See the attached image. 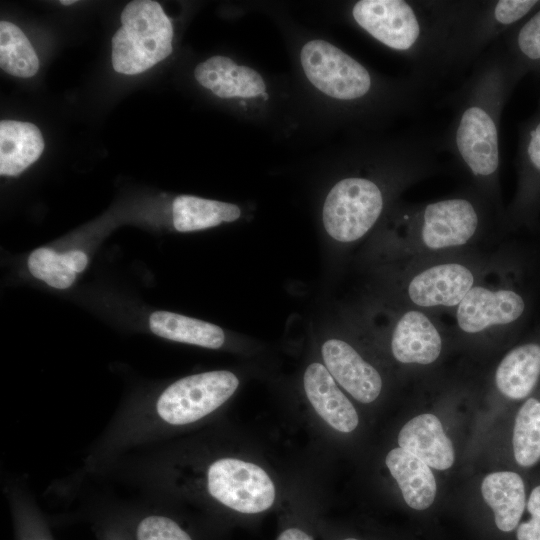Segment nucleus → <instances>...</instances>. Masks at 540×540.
<instances>
[{"mask_svg": "<svg viewBox=\"0 0 540 540\" xmlns=\"http://www.w3.org/2000/svg\"><path fill=\"white\" fill-rule=\"evenodd\" d=\"M525 74L507 55L501 40L474 63L471 74L448 98L453 111L441 149L453 159L495 210L500 229L505 207L500 185V122L503 110Z\"/></svg>", "mask_w": 540, "mask_h": 540, "instance_id": "f257e3e1", "label": "nucleus"}, {"mask_svg": "<svg viewBox=\"0 0 540 540\" xmlns=\"http://www.w3.org/2000/svg\"><path fill=\"white\" fill-rule=\"evenodd\" d=\"M391 225L378 234L372 255L383 266L479 248L500 221L472 187L425 203L396 208Z\"/></svg>", "mask_w": 540, "mask_h": 540, "instance_id": "f03ea898", "label": "nucleus"}, {"mask_svg": "<svg viewBox=\"0 0 540 540\" xmlns=\"http://www.w3.org/2000/svg\"><path fill=\"white\" fill-rule=\"evenodd\" d=\"M540 256L522 249L507 267L473 287L453 312L454 337L476 344L520 336L537 303Z\"/></svg>", "mask_w": 540, "mask_h": 540, "instance_id": "7ed1b4c3", "label": "nucleus"}, {"mask_svg": "<svg viewBox=\"0 0 540 540\" xmlns=\"http://www.w3.org/2000/svg\"><path fill=\"white\" fill-rule=\"evenodd\" d=\"M522 249L507 246L489 253L476 248L383 266L389 302L453 314L473 287L507 267Z\"/></svg>", "mask_w": 540, "mask_h": 540, "instance_id": "20e7f679", "label": "nucleus"}, {"mask_svg": "<svg viewBox=\"0 0 540 540\" xmlns=\"http://www.w3.org/2000/svg\"><path fill=\"white\" fill-rule=\"evenodd\" d=\"M351 15L366 33L411 60L418 77L455 70L452 34L439 1L360 0Z\"/></svg>", "mask_w": 540, "mask_h": 540, "instance_id": "39448f33", "label": "nucleus"}, {"mask_svg": "<svg viewBox=\"0 0 540 540\" xmlns=\"http://www.w3.org/2000/svg\"><path fill=\"white\" fill-rule=\"evenodd\" d=\"M441 170L440 160L416 164L385 178L351 175L329 191L323 206L327 234L342 244L365 237L379 222L389 201L408 187Z\"/></svg>", "mask_w": 540, "mask_h": 540, "instance_id": "423d86ee", "label": "nucleus"}, {"mask_svg": "<svg viewBox=\"0 0 540 540\" xmlns=\"http://www.w3.org/2000/svg\"><path fill=\"white\" fill-rule=\"evenodd\" d=\"M451 28L456 68L476 62L509 30L540 7V0L441 1Z\"/></svg>", "mask_w": 540, "mask_h": 540, "instance_id": "0eeeda50", "label": "nucleus"}, {"mask_svg": "<svg viewBox=\"0 0 540 540\" xmlns=\"http://www.w3.org/2000/svg\"><path fill=\"white\" fill-rule=\"evenodd\" d=\"M122 27L112 38V64L125 75L142 73L172 52L173 28L158 2L135 0L121 14Z\"/></svg>", "mask_w": 540, "mask_h": 540, "instance_id": "6e6552de", "label": "nucleus"}, {"mask_svg": "<svg viewBox=\"0 0 540 540\" xmlns=\"http://www.w3.org/2000/svg\"><path fill=\"white\" fill-rule=\"evenodd\" d=\"M386 334L393 359L402 365L430 366L437 362L450 336L451 326L439 315L389 302Z\"/></svg>", "mask_w": 540, "mask_h": 540, "instance_id": "1a4fd4ad", "label": "nucleus"}, {"mask_svg": "<svg viewBox=\"0 0 540 540\" xmlns=\"http://www.w3.org/2000/svg\"><path fill=\"white\" fill-rule=\"evenodd\" d=\"M518 135L516 190L505 207L502 234L540 227V97L535 112L520 123Z\"/></svg>", "mask_w": 540, "mask_h": 540, "instance_id": "9d476101", "label": "nucleus"}, {"mask_svg": "<svg viewBox=\"0 0 540 540\" xmlns=\"http://www.w3.org/2000/svg\"><path fill=\"white\" fill-rule=\"evenodd\" d=\"M308 80L327 96L341 101L365 100L374 92L375 81L359 61L324 40L306 43L300 54Z\"/></svg>", "mask_w": 540, "mask_h": 540, "instance_id": "9b49d317", "label": "nucleus"}, {"mask_svg": "<svg viewBox=\"0 0 540 540\" xmlns=\"http://www.w3.org/2000/svg\"><path fill=\"white\" fill-rule=\"evenodd\" d=\"M239 380L230 371H209L184 377L164 390L156 409L171 425L193 423L223 405L236 391Z\"/></svg>", "mask_w": 540, "mask_h": 540, "instance_id": "f8f14e48", "label": "nucleus"}, {"mask_svg": "<svg viewBox=\"0 0 540 540\" xmlns=\"http://www.w3.org/2000/svg\"><path fill=\"white\" fill-rule=\"evenodd\" d=\"M207 488L218 502L246 514L269 509L276 496L274 483L264 469L232 457L220 458L209 466Z\"/></svg>", "mask_w": 540, "mask_h": 540, "instance_id": "ddd939ff", "label": "nucleus"}, {"mask_svg": "<svg viewBox=\"0 0 540 540\" xmlns=\"http://www.w3.org/2000/svg\"><path fill=\"white\" fill-rule=\"evenodd\" d=\"M324 366L354 399L361 403L375 401L382 392L379 371L347 341L331 338L321 347Z\"/></svg>", "mask_w": 540, "mask_h": 540, "instance_id": "4468645a", "label": "nucleus"}, {"mask_svg": "<svg viewBox=\"0 0 540 540\" xmlns=\"http://www.w3.org/2000/svg\"><path fill=\"white\" fill-rule=\"evenodd\" d=\"M496 390L510 401H524L540 385V320L526 339L511 347L494 373Z\"/></svg>", "mask_w": 540, "mask_h": 540, "instance_id": "2eb2a0df", "label": "nucleus"}, {"mask_svg": "<svg viewBox=\"0 0 540 540\" xmlns=\"http://www.w3.org/2000/svg\"><path fill=\"white\" fill-rule=\"evenodd\" d=\"M303 385L316 413L332 428L349 433L358 426L357 411L323 364L314 362L306 368Z\"/></svg>", "mask_w": 540, "mask_h": 540, "instance_id": "dca6fc26", "label": "nucleus"}, {"mask_svg": "<svg viewBox=\"0 0 540 540\" xmlns=\"http://www.w3.org/2000/svg\"><path fill=\"white\" fill-rule=\"evenodd\" d=\"M398 444L432 468L446 470L454 463L453 444L433 414L409 420L399 432Z\"/></svg>", "mask_w": 540, "mask_h": 540, "instance_id": "f3484780", "label": "nucleus"}, {"mask_svg": "<svg viewBox=\"0 0 540 540\" xmlns=\"http://www.w3.org/2000/svg\"><path fill=\"white\" fill-rule=\"evenodd\" d=\"M194 75L205 88L221 98H251L262 95L266 85L261 75L247 66H238L232 59L213 56L198 64Z\"/></svg>", "mask_w": 540, "mask_h": 540, "instance_id": "a211bd4d", "label": "nucleus"}, {"mask_svg": "<svg viewBox=\"0 0 540 540\" xmlns=\"http://www.w3.org/2000/svg\"><path fill=\"white\" fill-rule=\"evenodd\" d=\"M481 493L494 512L497 528L503 532L516 529L528 498L522 476L514 471L490 473L483 479Z\"/></svg>", "mask_w": 540, "mask_h": 540, "instance_id": "6ab92c4d", "label": "nucleus"}, {"mask_svg": "<svg viewBox=\"0 0 540 540\" xmlns=\"http://www.w3.org/2000/svg\"><path fill=\"white\" fill-rule=\"evenodd\" d=\"M385 463L409 507L425 510L433 503L437 486L430 466L401 447L389 451Z\"/></svg>", "mask_w": 540, "mask_h": 540, "instance_id": "aec40b11", "label": "nucleus"}, {"mask_svg": "<svg viewBox=\"0 0 540 540\" xmlns=\"http://www.w3.org/2000/svg\"><path fill=\"white\" fill-rule=\"evenodd\" d=\"M44 150L39 128L29 122H0V174L16 176L33 164Z\"/></svg>", "mask_w": 540, "mask_h": 540, "instance_id": "412c9836", "label": "nucleus"}, {"mask_svg": "<svg viewBox=\"0 0 540 540\" xmlns=\"http://www.w3.org/2000/svg\"><path fill=\"white\" fill-rule=\"evenodd\" d=\"M149 326L154 334L163 338L211 349L220 348L225 341L219 326L167 311L154 312Z\"/></svg>", "mask_w": 540, "mask_h": 540, "instance_id": "4be33fe9", "label": "nucleus"}, {"mask_svg": "<svg viewBox=\"0 0 540 540\" xmlns=\"http://www.w3.org/2000/svg\"><path fill=\"white\" fill-rule=\"evenodd\" d=\"M173 224L180 232H190L215 227L222 222L237 220L240 208L231 203L181 195L172 206Z\"/></svg>", "mask_w": 540, "mask_h": 540, "instance_id": "5701e85b", "label": "nucleus"}, {"mask_svg": "<svg viewBox=\"0 0 540 540\" xmlns=\"http://www.w3.org/2000/svg\"><path fill=\"white\" fill-rule=\"evenodd\" d=\"M511 445L513 458L522 468L540 460V385L519 406L513 423Z\"/></svg>", "mask_w": 540, "mask_h": 540, "instance_id": "b1692460", "label": "nucleus"}, {"mask_svg": "<svg viewBox=\"0 0 540 540\" xmlns=\"http://www.w3.org/2000/svg\"><path fill=\"white\" fill-rule=\"evenodd\" d=\"M500 40L509 58L525 75L540 74V7Z\"/></svg>", "mask_w": 540, "mask_h": 540, "instance_id": "393cba45", "label": "nucleus"}, {"mask_svg": "<svg viewBox=\"0 0 540 540\" xmlns=\"http://www.w3.org/2000/svg\"><path fill=\"white\" fill-rule=\"evenodd\" d=\"M0 66L6 73L29 78L39 69L38 56L23 31L15 24L0 22Z\"/></svg>", "mask_w": 540, "mask_h": 540, "instance_id": "a878e982", "label": "nucleus"}, {"mask_svg": "<svg viewBox=\"0 0 540 540\" xmlns=\"http://www.w3.org/2000/svg\"><path fill=\"white\" fill-rule=\"evenodd\" d=\"M28 268L34 277L54 288H68L75 280V272L64 263L62 255L49 248L33 251L28 259Z\"/></svg>", "mask_w": 540, "mask_h": 540, "instance_id": "bb28decb", "label": "nucleus"}, {"mask_svg": "<svg viewBox=\"0 0 540 540\" xmlns=\"http://www.w3.org/2000/svg\"><path fill=\"white\" fill-rule=\"evenodd\" d=\"M137 540H192L172 519L164 516L144 518L137 528Z\"/></svg>", "mask_w": 540, "mask_h": 540, "instance_id": "cd10ccee", "label": "nucleus"}, {"mask_svg": "<svg viewBox=\"0 0 540 540\" xmlns=\"http://www.w3.org/2000/svg\"><path fill=\"white\" fill-rule=\"evenodd\" d=\"M526 509L530 518L517 526V540H540V483L528 494Z\"/></svg>", "mask_w": 540, "mask_h": 540, "instance_id": "c85d7f7f", "label": "nucleus"}, {"mask_svg": "<svg viewBox=\"0 0 540 540\" xmlns=\"http://www.w3.org/2000/svg\"><path fill=\"white\" fill-rule=\"evenodd\" d=\"M61 255L64 263L75 273L83 271L87 266V256L81 251H70Z\"/></svg>", "mask_w": 540, "mask_h": 540, "instance_id": "c756f323", "label": "nucleus"}, {"mask_svg": "<svg viewBox=\"0 0 540 540\" xmlns=\"http://www.w3.org/2000/svg\"><path fill=\"white\" fill-rule=\"evenodd\" d=\"M277 540H313V538L299 528H288L278 536Z\"/></svg>", "mask_w": 540, "mask_h": 540, "instance_id": "7c9ffc66", "label": "nucleus"}, {"mask_svg": "<svg viewBox=\"0 0 540 540\" xmlns=\"http://www.w3.org/2000/svg\"><path fill=\"white\" fill-rule=\"evenodd\" d=\"M75 2H76L75 0H61L60 1V3L63 4V5H70V4H73Z\"/></svg>", "mask_w": 540, "mask_h": 540, "instance_id": "2f4dec72", "label": "nucleus"}, {"mask_svg": "<svg viewBox=\"0 0 540 540\" xmlns=\"http://www.w3.org/2000/svg\"><path fill=\"white\" fill-rule=\"evenodd\" d=\"M344 540H358V539H355V538H346Z\"/></svg>", "mask_w": 540, "mask_h": 540, "instance_id": "473e14b6", "label": "nucleus"}]
</instances>
